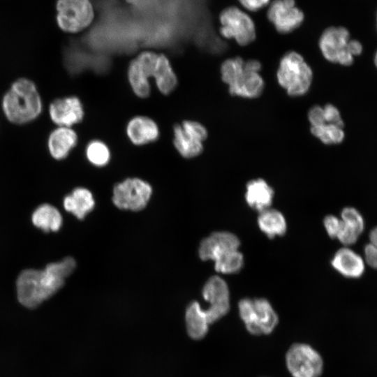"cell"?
I'll use <instances>...</instances> for the list:
<instances>
[{
	"label": "cell",
	"mask_w": 377,
	"mask_h": 377,
	"mask_svg": "<svg viewBox=\"0 0 377 377\" xmlns=\"http://www.w3.org/2000/svg\"><path fill=\"white\" fill-rule=\"evenodd\" d=\"M77 140V135L72 127L58 126L48 137L49 152L54 159H64L76 146Z\"/></svg>",
	"instance_id": "19"
},
{
	"label": "cell",
	"mask_w": 377,
	"mask_h": 377,
	"mask_svg": "<svg viewBox=\"0 0 377 377\" xmlns=\"http://www.w3.org/2000/svg\"><path fill=\"white\" fill-rule=\"evenodd\" d=\"M348 49L350 53L355 58L363 52V45L357 39L351 38L348 44Z\"/></svg>",
	"instance_id": "35"
},
{
	"label": "cell",
	"mask_w": 377,
	"mask_h": 377,
	"mask_svg": "<svg viewBox=\"0 0 377 377\" xmlns=\"http://www.w3.org/2000/svg\"><path fill=\"white\" fill-rule=\"evenodd\" d=\"M49 114L58 126L72 127L83 120L84 110L77 96H68L54 100L50 104Z\"/></svg>",
	"instance_id": "15"
},
{
	"label": "cell",
	"mask_w": 377,
	"mask_h": 377,
	"mask_svg": "<svg viewBox=\"0 0 377 377\" xmlns=\"http://www.w3.org/2000/svg\"><path fill=\"white\" fill-rule=\"evenodd\" d=\"M258 224L268 237L283 235L286 231V221L283 215L278 210L266 209L260 212Z\"/></svg>",
	"instance_id": "24"
},
{
	"label": "cell",
	"mask_w": 377,
	"mask_h": 377,
	"mask_svg": "<svg viewBox=\"0 0 377 377\" xmlns=\"http://www.w3.org/2000/svg\"><path fill=\"white\" fill-rule=\"evenodd\" d=\"M33 223L43 231H57L61 226L62 217L59 210L49 204L40 205L33 213Z\"/></svg>",
	"instance_id": "25"
},
{
	"label": "cell",
	"mask_w": 377,
	"mask_h": 377,
	"mask_svg": "<svg viewBox=\"0 0 377 377\" xmlns=\"http://www.w3.org/2000/svg\"><path fill=\"white\" fill-rule=\"evenodd\" d=\"M266 15L275 30L282 35L297 30L304 19L295 0H271L266 8Z\"/></svg>",
	"instance_id": "13"
},
{
	"label": "cell",
	"mask_w": 377,
	"mask_h": 377,
	"mask_svg": "<svg viewBox=\"0 0 377 377\" xmlns=\"http://www.w3.org/2000/svg\"><path fill=\"white\" fill-rule=\"evenodd\" d=\"M204 299L209 303L204 309L210 324L219 320L229 311V290L226 281L219 276L210 277L202 289Z\"/></svg>",
	"instance_id": "14"
},
{
	"label": "cell",
	"mask_w": 377,
	"mask_h": 377,
	"mask_svg": "<svg viewBox=\"0 0 377 377\" xmlns=\"http://www.w3.org/2000/svg\"><path fill=\"white\" fill-rule=\"evenodd\" d=\"M85 154L89 162L96 167L106 165L111 158L108 146L100 140L90 141L86 147Z\"/></svg>",
	"instance_id": "27"
},
{
	"label": "cell",
	"mask_w": 377,
	"mask_h": 377,
	"mask_svg": "<svg viewBox=\"0 0 377 377\" xmlns=\"http://www.w3.org/2000/svg\"><path fill=\"white\" fill-rule=\"evenodd\" d=\"M374 65H375L376 68H377V50L374 53Z\"/></svg>",
	"instance_id": "37"
},
{
	"label": "cell",
	"mask_w": 377,
	"mask_h": 377,
	"mask_svg": "<svg viewBox=\"0 0 377 377\" xmlns=\"http://www.w3.org/2000/svg\"><path fill=\"white\" fill-rule=\"evenodd\" d=\"M75 260L67 257L48 264L43 270L26 269L17 279L19 302L27 308H35L52 296L64 285L65 279L74 270Z\"/></svg>",
	"instance_id": "1"
},
{
	"label": "cell",
	"mask_w": 377,
	"mask_h": 377,
	"mask_svg": "<svg viewBox=\"0 0 377 377\" xmlns=\"http://www.w3.org/2000/svg\"><path fill=\"white\" fill-rule=\"evenodd\" d=\"M307 119L310 126H318L325 124L323 107L319 105L312 106L307 112Z\"/></svg>",
	"instance_id": "32"
},
{
	"label": "cell",
	"mask_w": 377,
	"mask_h": 377,
	"mask_svg": "<svg viewBox=\"0 0 377 377\" xmlns=\"http://www.w3.org/2000/svg\"><path fill=\"white\" fill-rule=\"evenodd\" d=\"M219 34L226 40H232L246 47L256 38V25L249 13L241 7L231 6L223 10L219 17Z\"/></svg>",
	"instance_id": "5"
},
{
	"label": "cell",
	"mask_w": 377,
	"mask_h": 377,
	"mask_svg": "<svg viewBox=\"0 0 377 377\" xmlns=\"http://www.w3.org/2000/svg\"><path fill=\"white\" fill-rule=\"evenodd\" d=\"M159 53L144 50L138 54L129 63L127 77L133 92L139 98L150 95V79L156 75Z\"/></svg>",
	"instance_id": "9"
},
{
	"label": "cell",
	"mask_w": 377,
	"mask_h": 377,
	"mask_svg": "<svg viewBox=\"0 0 377 377\" xmlns=\"http://www.w3.org/2000/svg\"><path fill=\"white\" fill-rule=\"evenodd\" d=\"M323 223L328 235L332 238H337L341 226V219L334 215H328L325 217Z\"/></svg>",
	"instance_id": "33"
},
{
	"label": "cell",
	"mask_w": 377,
	"mask_h": 377,
	"mask_svg": "<svg viewBox=\"0 0 377 377\" xmlns=\"http://www.w3.org/2000/svg\"><path fill=\"white\" fill-rule=\"evenodd\" d=\"M96 16L92 0H57L56 21L59 28L68 34L82 32L95 22Z\"/></svg>",
	"instance_id": "6"
},
{
	"label": "cell",
	"mask_w": 377,
	"mask_h": 377,
	"mask_svg": "<svg viewBox=\"0 0 377 377\" xmlns=\"http://www.w3.org/2000/svg\"><path fill=\"white\" fill-rule=\"evenodd\" d=\"M323 107L325 124H331L344 127V121L340 110L332 103H327Z\"/></svg>",
	"instance_id": "30"
},
{
	"label": "cell",
	"mask_w": 377,
	"mask_h": 377,
	"mask_svg": "<svg viewBox=\"0 0 377 377\" xmlns=\"http://www.w3.org/2000/svg\"><path fill=\"white\" fill-rule=\"evenodd\" d=\"M276 78L279 85L290 97H300L310 90L313 72L303 54L288 50L280 57Z\"/></svg>",
	"instance_id": "4"
},
{
	"label": "cell",
	"mask_w": 377,
	"mask_h": 377,
	"mask_svg": "<svg viewBox=\"0 0 377 377\" xmlns=\"http://www.w3.org/2000/svg\"><path fill=\"white\" fill-rule=\"evenodd\" d=\"M309 130L313 137L325 145H339L346 137L344 127L331 124L310 126Z\"/></svg>",
	"instance_id": "26"
},
{
	"label": "cell",
	"mask_w": 377,
	"mask_h": 377,
	"mask_svg": "<svg viewBox=\"0 0 377 377\" xmlns=\"http://www.w3.org/2000/svg\"><path fill=\"white\" fill-rule=\"evenodd\" d=\"M364 260L371 267L377 269V247L370 243L364 249Z\"/></svg>",
	"instance_id": "34"
},
{
	"label": "cell",
	"mask_w": 377,
	"mask_h": 377,
	"mask_svg": "<svg viewBox=\"0 0 377 377\" xmlns=\"http://www.w3.org/2000/svg\"><path fill=\"white\" fill-rule=\"evenodd\" d=\"M331 264L335 270L348 278H359L365 269V260L363 258L346 246L339 249L335 253Z\"/></svg>",
	"instance_id": "18"
},
{
	"label": "cell",
	"mask_w": 377,
	"mask_h": 377,
	"mask_svg": "<svg viewBox=\"0 0 377 377\" xmlns=\"http://www.w3.org/2000/svg\"><path fill=\"white\" fill-rule=\"evenodd\" d=\"M238 309L241 319L251 334H269L278 324V316L266 299L244 298L239 301Z\"/></svg>",
	"instance_id": "7"
},
{
	"label": "cell",
	"mask_w": 377,
	"mask_h": 377,
	"mask_svg": "<svg viewBox=\"0 0 377 377\" xmlns=\"http://www.w3.org/2000/svg\"><path fill=\"white\" fill-rule=\"evenodd\" d=\"M239 7L249 13L258 12L269 4L271 0H237Z\"/></svg>",
	"instance_id": "31"
},
{
	"label": "cell",
	"mask_w": 377,
	"mask_h": 377,
	"mask_svg": "<svg viewBox=\"0 0 377 377\" xmlns=\"http://www.w3.org/2000/svg\"><path fill=\"white\" fill-rule=\"evenodd\" d=\"M262 68L261 61L256 58L246 59L241 55H233L221 63V78L231 96L256 98L265 89V81L260 74Z\"/></svg>",
	"instance_id": "2"
},
{
	"label": "cell",
	"mask_w": 377,
	"mask_h": 377,
	"mask_svg": "<svg viewBox=\"0 0 377 377\" xmlns=\"http://www.w3.org/2000/svg\"><path fill=\"white\" fill-rule=\"evenodd\" d=\"M207 137V128L197 121L184 120L173 127V145L185 158H193L200 155Z\"/></svg>",
	"instance_id": "10"
},
{
	"label": "cell",
	"mask_w": 377,
	"mask_h": 377,
	"mask_svg": "<svg viewBox=\"0 0 377 377\" xmlns=\"http://www.w3.org/2000/svg\"><path fill=\"white\" fill-rule=\"evenodd\" d=\"M242 254L238 249L230 251L214 261L215 269L223 274H234L243 266Z\"/></svg>",
	"instance_id": "28"
},
{
	"label": "cell",
	"mask_w": 377,
	"mask_h": 377,
	"mask_svg": "<svg viewBox=\"0 0 377 377\" xmlns=\"http://www.w3.org/2000/svg\"><path fill=\"white\" fill-rule=\"evenodd\" d=\"M151 193L152 188L147 182L127 178L114 186L112 202L119 209L140 211L146 207Z\"/></svg>",
	"instance_id": "12"
},
{
	"label": "cell",
	"mask_w": 377,
	"mask_h": 377,
	"mask_svg": "<svg viewBox=\"0 0 377 377\" xmlns=\"http://www.w3.org/2000/svg\"><path fill=\"white\" fill-rule=\"evenodd\" d=\"M2 110L7 119L15 124L36 119L42 111V101L35 84L27 78L15 80L3 97Z\"/></svg>",
	"instance_id": "3"
},
{
	"label": "cell",
	"mask_w": 377,
	"mask_h": 377,
	"mask_svg": "<svg viewBox=\"0 0 377 377\" xmlns=\"http://www.w3.org/2000/svg\"><path fill=\"white\" fill-rule=\"evenodd\" d=\"M376 29H377V11H376Z\"/></svg>",
	"instance_id": "38"
},
{
	"label": "cell",
	"mask_w": 377,
	"mask_h": 377,
	"mask_svg": "<svg viewBox=\"0 0 377 377\" xmlns=\"http://www.w3.org/2000/svg\"><path fill=\"white\" fill-rule=\"evenodd\" d=\"M240 242L237 236L229 232H216L202 239L198 253L202 260L215 261L224 253L238 249Z\"/></svg>",
	"instance_id": "16"
},
{
	"label": "cell",
	"mask_w": 377,
	"mask_h": 377,
	"mask_svg": "<svg viewBox=\"0 0 377 377\" xmlns=\"http://www.w3.org/2000/svg\"><path fill=\"white\" fill-rule=\"evenodd\" d=\"M286 362L293 377H320L323 370L322 357L306 343L293 344L286 353Z\"/></svg>",
	"instance_id": "11"
},
{
	"label": "cell",
	"mask_w": 377,
	"mask_h": 377,
	"mask_svg": "<svg viewBox=\"0 0 377 377\" xmlns=\"http://www.w3.org/2000/svg\"><path fill=\"white\" fill-rule=\"evenodd\" d=\"M350 38V31L346 26H329L322 31L318 38L319 53L330 63L350 66L355 61V57L348 49Z\"/></svg>",
	"instance_id": "8"
},
{
	"label": "cell",
	"mask_w": 377,
	"mask_h": 377,
	"mask_svg": "<svg viewBox=\"0 0 377 377\" xmlns=\"http://www.w3.org/2000/svg\"><path fill=\"white\" fill-rule=\"evenodd\" d=\"M369 243L377 247V226L374 227L369 235Z\"/></svg>",
	"instance_id": "36"
},
{
	"label": "cell",
	"mask_w": 377,
	"mask_h": 377,
	"mask_svg": "<svg viewBox=\"0 0 377 377\" xmlns=\"http://www.w3.org/2000/svg\"><path fill=\"white\" fill-rule=\"evenodd\" d=\"M185 320L188 334L192 339H201L205 337L209 323L205 310L198 302H193L188 305L186 311Z\"/></svg>",
	"instance_id": "22"
},
{
	"label": "cell",
	"mask_w": 377,
	"mask_h": 377,
	"mask_svg": "<svg viewBox=\"0 0 377 377\" xmlns=\"http://www.w3.org/2000/svg\"><path fill=\"white\" fill-rule=\"evenodd\" d=\"M94 205L91 193L82 187L75 188L71 194L64 200L65 209L73 213L79 219H84L87 214L94 209Z\"/></svg>",
	"instance_id": "21"
},
{
	"label": "cell",
	"mask_w": 377,
	"mask_h": 377,
	"mask_svg": "<svg viewBox=\"0 0 377 377\" xmlns=\"http://www.w3.org/2000/svg\"><path fill=\"white\" fill-rule=\"evenodd\" d=\"M126 133L131 142L142 146L156 141L160 131L154 119L147 116L138 115L128 121Z\"/></svg>",
	"instance_id": "17"
},
{
	"label": "cell",
	"mask_w": 377,
	"mask_h": 377,
	"mask_svg": "<svg viewBox=\"0 0 377 377\" xmlns=\"http://www.w3.org/2000/svg\"><path fill=\"white\" fill-rule=\"evenodd\" d=\"M341 219L343 223L360 235L364 229V221L360 212L354 207H346L341 211Z\"/></svg>",
	"instance_id": "29"
},
{
	"label": "cell",
	"mask_w": 377,
	"mask_h": 377,
	"mask_svg": "<svg viewBox=\"0 0 377 377\" xmlns=\"http://www.w3.org/2000/svg\"><path fill=\"white\" fill-rule=\"evenodd\" d=\"M274 198V190L263 179L249 181L246 186L245 198L253 209L262 212L268 209Z\"/></svg>",
	"instance_id": "20"
},
{
	"label": "cell",
	"mask_w": 377,
	"mask_h": 377,
	"mask_svg": "<svg viewBox=\"0 0 377 377\" xmlns=\"http://www.w3.org/2000/svg\"><path fill=\"white\" fill-rule=\"evenodd\" d=\"M154 81L158 91L163 95L173 92L178 84L177 76L170 61L163 53H159Z\"/></svg>",
	"instance_id": "23"
}]
</instances>
